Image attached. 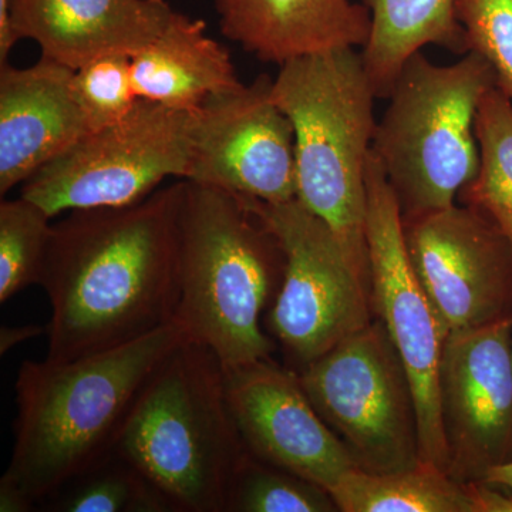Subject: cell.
I'll return each mask as SVG.
<instances>
[{"mask_svg": "<svg viewBox=\"0 0 512 512\" xmlns=\"http://www.w3.org/2000/svg\"><path fill=\"white\" fill-rule=\"evenodd\" d=\"M478 512H512V495L485 483H471Z\"/></svg>", "mask_w": 512, "mask_h": 512, "instance_id": "27", "label": "cell"}, {"mask_svg": "<svg viewBox=\"0 0 512 512\" xmlns=\"http://www.w3.org/2000/svg\"><path fill=\"white\" fill-rule=\"evenodd\" d=\"M47 332H49L47 326L46 328L37 325L2 326L0 328V353H2V356L6 355L20 343L39 338L42 335L47 336Z\"/></svg>", "mask_w": 512, "mask_h": 512, "instance_id": "28", "label": "cell"}, {"mask_svg": "<svg viewBox=\"0 0 512 512\" xmlns=\"http://www.w3.org/2000/svg\"><path fill=\"white\" fill-rule=\"evenodd\" d=\"M480 483L491 485L512 495V461L491 468Z\"/></svg>", "mask_w": 512, "mask_h": 512, "instance_id": "31", "label": "cell"}, {"mask_svg": "<svg viewBox=\"0 0 512 512\" xmlns=\"http://www.w3.org/2000/svg\"><path fill=\"white\" fill-rule=\"evenodd\" d=\"M326 488L251 454L229 485L225 512H335Z\"/></svg>", "mask_w": 512, "mask_h": 512, "instance_id": "24", "label": "cell"}, {"mask_svg": "<svg viewBox=\"0 0 512 512\" xmlns=\"http://www.w3.org/2000/svg\"><path fill=\"white\" fill-rule=\"evenodd\" d=\"M366 187L373 312L389 333L412 380L419 414L421 464L447 473L439 366L448 333L414 272L404 242L399 202L372 150L367 157Z\"/></svg>", "mask_w": 512, "mask_h": 512, "instance_id": "10", "label": "cell"}, {"mask_svg": "<svg viewBox=\"0 0 512 512\" xmlns=\"http://www.w3.org/2000/svg\"><path fill=\"white\" fill-rule=\"evenodd\" d=\"M272 99L291 120L296 200L326 222L372 289L366 239V164L377 99L362 53L330 50L282 64Z\"/></svg>", "mask_w": 512, "mask_h": 512, "instance_id": "5", "label": "cell"}, {"mask_svg": "<svg viewBox=\"0 0 512 512\" xmlns=\"http://www.w3.org/2000/svg\"><path fill=\"white\" fill-rule=\"evenodd\" d=\"M511 353H512V350H511Z\"/></svg>", "mask_w": 512, "mask_h": 512, "instance_id": "32", "label": "cell"}, {"mask_svg": "<svg viewBox=\"0 0 512 512\" xmlns=\"http://www.w3.org/2000/svg\"><path fill=\"white\" fill-rule=\"evenodd\" d=\"M52 221L40 205L22 195L0 204V302L40 284Z\"/></svg>", "mask_w": 512, "mask_h": 512, "instance_id": "23", "label": "cell"}, {"mask_svg": "<svg viewBox=\"0 0 512 512\" xmlns=\"http://www.w3.org/2000/svg\"><path fill=\"white\" fill-rule=\"evenodd\" d=\"M316 412L348 448L357 470L421 466L412 380L379 319L298 372Z\"/></svg>", "mask_w": 512, "mask_h": 512, "instance_id": "7", "label": "cell"}, {"mask_svg": "<svg viewBox=\"0 0 512 512\" xmlns=\"http://www.w3.org/2000/svg\"><path fill=\"white\" fill-rule=\"evenodd\" d=\"M73 73L46 57L26 69L0 66L2 197L90 133Z\"/></svg>", "mask_w": 512, "mask_h": 512, "instance_id": "15", "label": "cell"}, {"mask_svg": "<svg viewBox=\"0 0 512 512\" xmlns=\"http://www.w3.org/2000/svg\"><path fill=\"white\" fill-rule=\"evenodd\" d=\"M39 510L35 501L28 495L8 483L0 481V511L30 512Z\"/></svg>", "mask_w": 512, "mask_h": 512, "instance_id": "29", "label": "cell"}, {"mask_svg": "<svg viewBox=\"0 0 512 512\" xmlns=\"http://www.w3.org/2000/svg\"><path fill=\"white\" fill-rule=\"evenodd\" d=\"M49 512H171L161 494L114 451L42 504Z\"/></svg>", "mask_w": 512, "mask_h": 512, "instance_id": "22", "label": "cell"}, {"mask_svg": "<svg viewBox=\"0 0 512 512\" xmlns=\"http://www.w3.org/2000/svg\"><path fill=\"white\" fill-rule=\"evenodd\" d=\"M180 302L175 322L224 369L272 359L276 343L262 328L285 272L281 242L242 197L185 180L178 215Z\"/></svg>", "mask_w": 512, "mask_h": 512, "instance_id": "3", "label": "cell"}, {"mask_svg": "<svg viewBox=\"0 0 512 512\" xmlns=\"http://www.w3.org/2000/svg\"><path fill=\"white\" fill-rule=\"evenodd\" d=\"M187 338L178 322L69 362L26 360L16 379L15 444L3 483L42 507L116 450L138 394Z\"/></svg>", "mask_w": 512, "mask_h": 512, "instance_id": "2", "label": "cell"}, {"mask_svg": "<svg viewBox=\"0 0 512 512\" xmlns=\"http://www.w3.org/2000/svg\"><path fill=\"white\" fill-rule=\"evenodd\" d=\"M403 235L447 333L512 318V245L487 215L454 204L403 218Z\"/></svg>", "mask_w": 512, "mask_h": 512, "instance_id": "11", "label": "cell"}, {"mask_svg": "<svg viewBox=\"0 0 512 512\" xmlns=\"http://www.w3.org/2000/svg\"><path fill=\"white\" fill-rule=\"evenodd\" d=\"M18 43L10 20V0H0V66L8 63L13 46Z\"/></svg>", "mask_w": 512, "mask_h": 512, "instance_id": "30", "label": "cell"}, {"mask_svg": "<svg viewBox=\"0 0 512 512\" xmlns=\"http://www.w3.org/2000/svg\"><path fill=\"white\" fill-rule=\"evenodd\" d=\"M184 184L124 207L70 211L53 224L39 284L52 311L46 360L82 359L174 322Z\"/></svg>", "mask_w": 512, "mask_h": 512, "instance_id": "1", "label": "cell"}, {"mask_svg": "<svg viewBox=\"0 0 512 512\" xmlns=\"http://www.w3.org/2000/svg\"><path fill=\"white\" fill-rule=\"evenodd\" d=\"M254 202L285 254L284 279L268 312L269 333L288 367L301 372L375 319L372 289L332 228L296 198Z\"/></svg>", "mask_w": 512, "mask_h": 512, "instance_id": "9", "label": "cell"}, {"mask_svg": "<svg viewBox=\"0 0 512 512\" xmlns=\"http://www.w3.org/2000/svg\"><path fill=\"white\" fill-rule=\"evenodd\" d=\"M476 136L480 168L458 200L487 215L512 245V101L497 86L478 106Z\"/></svg>", "mask_w": 512, "mask_h": 512, "instance_id": "21", "label": "cell"}, {"mask_svg": "<svg viewBox=\"0 0 512 512\" xmlns=\"http://www.w3.org/2000/svg\"><path fill=\"white\" fill-rule=\"evenodd\" d=\"M468 52L493 67L497 87L512 101V0H454Z\"/></svg>", "mask_w": 512, "mask_h": 512, "instance_id": "26", "label": "cell"}, {"mask_svg": "<svg viewBox=\"0 0 512 512\" xmlns=\"http://www.w3.org/2000/svg\"><path fill=\"white\" fill-rule=\"evenodd\" d=\"M372 20L362 57L377 99H387L404 64L433 45L466 55L454 0H363Z\"/></svg>", "mask_w": 512, "mask_h": 512, "instance_id": "19", "label": "cell"}, {"mask_svg": "<svg viewBox=\"0 0 512 512\" xmlns=\"http://www.w3.org/2000/svg\"><path fill=\"white\" fill-rule=\"evenodd\" d=\"M72 84L90 133L119 123L140 100L128 55H107L84 64L74 70Z\"/></svg>", "mask_w": 512, "mask_h": 512, "instance_id": "25", "label": "cell"}, {"mask_svg": "<svg viewBox=\"0 0 512 512\" xmlns=\"http://www.w3.org/2000/svg\"><path fill=\"white\" fill-rule=\"evenodd\" d=\"M114 451L171 512H225L248 450L229 410L220 359L200 343H180L138 394Z\"/></svg>", "mask_w": 512, "mask_h": 512, "instance_id": "4", "label": "cell"}, {"mask_svg": "<svg viewBox=\"0 0 512 512\" xmlns=\"http://www.w3.org/2000/svg\"><path fill=\"white\" fill-rule=\"evenodd\" d=\"M224 375L229 410L251 456L328 491L357 468L291 367L264 359L229 367Z\"/></svg>", "mask_w": 512, "mask_h": 512, "instance_id": "14", "label": "cell"}, {"mask_svg": "<svg viewBox=\"0 0 512 512\" xmlns=\"http://www.w3.org/2000/svg\"><path fill=\"white\" fill-rule=\"evenodd\" d=\"M167 0H10L16 39L77 70L107 55L134 56L170 23Z\"/></svg>", "mask_w": 512, "mask_h": 512, "instance_id": "16", "label": "cell"}, {"mask_svg": "<svg viewBox=\"0 0 512 512\" xmlns=\"http://www.w3.org/2000/svg\"><path fill=\"white\" fill-rule=\"evenodd\" d=\"M329 494L340 512H478L470 484L424 464L384 474L355 468Z\"/></svg>", "mask_w": 512, "mask_h": 512, "instance_id": "20", "label": "cell"}, {"mask_svg": "<svg viewBox=\"0 0 512 512\" xmlns=\"http://www.w3.org/2000/svg\"><path fill=\"white\" fill-rule=\"evenodd\" d=\"M495 86L477 52L447 66L417 52L404 64L372 144L403 218L451 207L476 177L478 106Z\"/></svg>", "mask_w": 512, "mask_h": 512, "instance_id": "6", "label": "cell"}, {"mask_svg": "<svg viewBox=\"0 0 512 512\" xmlns=\"http://www.w3.org/2000/svg\"><path fill=\"white\" fill-rule=\"evenodd\" d=\"M512 318L450 332L439 366L447 474L480 483L512 461Z\"/></svg>", "mask_w": 512, "mask_h": 512, "instance_id": "13", "label": "cell"}, {"mask_svg": "<svg viewBox=\"0 0 512 512\" xmlns=\"http://www.w3.org/2000/svg\"><path fill=\"white\" fill-rule=\"evenodd\" d=\"M272 84L261 74L201 104L188 181L268 204L295 200V130L272 99Z\"/></svg>", "mask_w": 512, "mask_h": 512, "instance_id": "12", "label": "cell"}, {"mask_svg": "<svg viewBox=\"0 0 512 512\" xmlns=\"http://www.w3.org/2000/svg\"><path fill=\"white\" fill-rule=\"evenodd\" d=\"M138 99L197 111L211 96L241 86L227 47L207 35L204 20L175 12L167 28L131 56Z\"/></svg>", "mask_w": 512, "mask_h": 512, "instance_id": "18", "label": "cell"}, {"mask_svg": "<svg viewBox=\"0 0 512 512\" xmlns=\"http://www.w3.org/2000/svg\"><path fill=\"white\" fill-rule=\"evenodd\" d=\"M222 35L261 62L282 64L365 47L372 20L352 0H215Z\"/></svg>", "mask_w": 512, "mask_h": 512, "instance_id": "17", "label": "cell"}, {"mask_svg": "<svg viewBox=\"0 0 512 512\" xmlns=\"http://www.w3.org/2000/svg\"><path fill=\"white\" fill-rule=\"evenodd\" d=\"M195 120V111L140 99L119 123L87 134L43 165L20 195L52 218L136 204L167 178L187 180Z\"/></svg>", "mask_w": 512, "mask_h": 512, "instance_id": "8", "label": "cell"}]
</instances>
